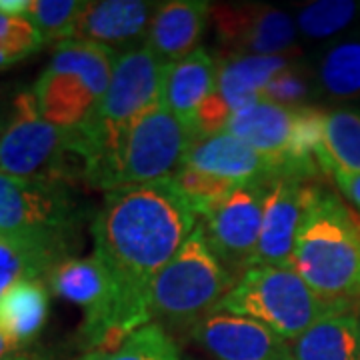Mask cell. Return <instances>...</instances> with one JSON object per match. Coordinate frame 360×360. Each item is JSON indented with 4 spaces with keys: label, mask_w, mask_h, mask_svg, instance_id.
I'll list each match as a JSON object with an SVG mask.
<instances>
[{
    "label": "cell",
    "mask_w": 360,
    "mask_h": 360,
    "mask_svg": "<svg viewBox=\"0 0 360 360\" xmlns=\"http://www.w3.org/2000/svg\"><path fill=\"white\" fill-rule=\"evenodd\" d=\"M198 224L172 176L120 186L104 194L90 234L92 255L118 286V328L122 340L153 322L150 288L156 274Z\"/></svg>",
    "instance_id": "obj_1"
},
{
    "label": "cell",
    "mask_w": 360,
    "mask_h": 360,
    "mask_svg": "<svg viewBox=\"0 0 360 360\" xmlns=\"http://www.w3.org/2000/svg\"><path fill=\"white\" fill-rule=\"evenodd\" d=\"M292 269L326 302L360 307V220L322 182L307 184Z\"/></svg>",
    "instance_id": "obj_2"
},
{
    "label": "cell",
    "mask_w": 360,
    "mask_h": 360,
    "mask_svg": "<svg viewBox=\"0 0 360 360\" xmlns=\"http://www.w3.org/2000/svg\"><path fill=\"white\" fill-rule=\"evenodd\" d=\"M0 172L89 186V146L78 129H60L44 120L32 90L18 92L8 120L0 127Z\"/></svg>",
    "instance_id": "obj_3"
},
{
    "label": "cell",
    "mask_w": 360,
    "mask_h": 360,
    "mask_svg": "<svg viewBox=\"0 0 360 360\" xmlns=\"http://www.w3.org/2000/svg\"><path fill=\"white\" fill-rule=\"evenodd\" d=\"M168 66L146 46L118 54L104 96L89 120L78 127L90 153L89 186L96 170L115 155L132 124L162 104Z\"/></svg>",
    "instance_id": "obj_4"
},
{
    "label": "cell",
    "mask_w": 360,
    "mask_h": 360,
    "mask_svg": "<svg viewBox=\"0 0 360 360\" xmlns=\"http://www.w3.org/2000/svg\"><path fill=\"white\" fill-rule=\"evenodd\" d=\"M238 283L220 264L200 224L170 258L165 269L156 274L150 288V314L153 322L162 328H188L208 316L220 300Z\"/></svg>",
    "instance_id": "obj_5"
},
{
    "label": "cell",
    "mask_w": 360,
    "mask_h": 360,
    "mask_svg": "<svg viewBox=\"0 0 360 360\" xmlns=\"http://www.w3.org/2000/svg\"><path fill=\"white\" fill-rule=\"evenodd\" d=\"M359 309L326 302L292 266H257L246 270L214 310L252 319L290 342L330 314Z\"/></svg>",
    "instance_id": "obj_6"
},
{
    "label": "cell",
    "mask_w": 360,
    "mask_h": 360,
    "mask_svg": "<svg viewBox=\"0 0 360 360\" xmlns=\"http://www.w3.org/2000/svg\"><path fill=\"white\" fill-rule=\"evenodd\" d=\"M118 52L101 44L66 40L32 86L40 116L60 129L82 127L110 84Z\"/></svg>",
    "instance_id": "obj_7"
},
{
    "label": "cell",
    "mask_w": 360,
    "mask_h": 360,
    "mask_svg": "<svg viewBox=\"0 0 360 360\" xmlns=\"http://www.w3.org/2000/svg\"><path fill=\"white\" fill-rule=\"evenodd\" d=\"M198 136L162 104L142 115L115 155L96 170L90 188L115 191L172 176Z\"/></svg>",
    "instance_id": "obj_8"
},
{
    "label": "cell",
    "mask_w": 360,
    "mask_h": 360,
    "mask_svg": "<svg viewBox=\"0 0 360 360\" xmlns=\"http://www.w3.org/2000/svg\"><path fill=\"white\" fill-rule=\"evenodd\" d=\"M70 186L0 172V234L72 240L82 210Z\"/></svg>",
    "instance_id": "obj_9"
},
{
    "label": "cell",
    "mask_w": 360,
    "mask_h": 360,
    "mask_svg": "<svg viewBox=\"0 0 360 360\" xmlns=\"http://www.w3.org/2000/svg\"><path fill=\"white\" fill-rule=\"evenodd\" d=\"M220 54L300 58L295 16L264 2H210Z\"/></svg>",
    "instance_id": "obj_10"
},
{
    "label": "cell",
    "mask_w": 360,
    "mask_h": 360,
    "mask_svg": "<svg viewBox=\"0 0 360 360\" xmlns=\"http://www.w3.org/2000/svg\"><path fill=\"white\" fill-rule=\"evenodd\" d=\"M269 182H246L200 219L206 243L220 264L240 281L255 266Z\"/></svg>",
    "instance_id": "obj_11"
},
{
    "label": "cell",
    "mask_w": 360,
    "mask_h": 360,
    "mask_svg": "<svg viewBox=\"0 0 360 360\" xmlns=\"http://www.w3.org/2000/svg\"><path fill=\"white\" fill-rule=\"evenodd\" d=\"M219 77L214 90L200 106L194 129L196 136H210L226 129L229 120L246 106L260 101L262 90L276 72L296 58L284 56H231L217 54Z\"/></svg>",
    "instance_id": "obj_12"
},
{
    "label": "cell",
    "mask_w": 360,
    "mask_h": 360,
    "mask_svg": "<svg viewBox=\"0 0 360 360\" xmlns=\"http://www.w3.org/2000/svg\"><path fill=\"white\" fill-rule=\"evenodd\" d=\"M158 2L144 0H96L86 2L66 40L90 42L118 54L142 49Z\"/></svg>",
    "instance_id": "obj_13"
},
{
    "label": "cell",
    "mask_w": 360,
    "mask_h": 360,
    "mask_svg": "<svg viewBox=\"0 0 360 360\" xmlns=\"http://www.w3.org/2000/svg\"><path fill=\"white\" fill-rule=\"evenodd\" d=\"M191 335L217 360H283L288 354V342L264 324L224 310H212Z\"/></svg>",
    "instance_id": "obj_14"
},
{
    "label": "cell",
    "mask_w": 360,
    "mask_h": 360,
    "mask_svg": "<svg viewBox=\"0 0 360 360\" xmlns=\"http://www.w3.org/2000/svg\"><path fill=\"white\" fill-rule=\"evenodd\" d=\"M307 184L309 182L296 179H274L269 182L252 269L292 266L296 232L302 219Z\"/></svg>",
    "instance_id": "obj_15"
},
{
    "label": "cell",
    "mask_w": 360,
    "mask_h": 360,
    "mask_svg": "<svg viewBox=\"0 0 360 360\" xmlns=\"http://www.w3.org/2000/svg\"><path fill=\"white\" fill-rule=\"evenodd\" d=\"M210 20V2L170 0L158 2L144 46L167 65L191 56L200 46Z\"/></svg>",
    "instance_id": "obj_16"
},
{
    "label": "cell",
    "mask_w": 360,
    "mask_h": 360,
    "mask_svg": "<svg viewBox=\"0 0 360 360\" xmlns=\"http://www.w3.org/2000/svg\"><path fill=\"white\" fill-rule=\"evenodd\" d=\"M182 167L234 180L238 184L274 180V170L269 160L226 130L196 139Z\"/></svg>",
    "instance_id": "obj_17"
},
{
    "label": "cell",
    "mask_w": 360,
    "mask_h": 360,
    "mask_svg": "<svg viewBox=\"0 0 360 360\" xmlns=\"http://www.w3.org/2000/svg\"><path fill=\"white\" fill-rule=\"evenodd\" d=\"M310 72L316 84L319 106L360 104V30L348 32L322 44L310 63Z\"/></svg>",
    "instance_id": "obj_18"
},
{
    "label": "cell",
    "mask_w": 360,
    "mask_h": 360,
    "mask_svg": "<svg viewBox=\"0 0 360 360\" xmlns=\"http://www.w3.org/2000/svg\"><path fill=\"white\" fill-rule=\"evenodd\" d=\"M217 77L219 58L206 49H198L191 56L168 66L162 106L176 116L182 124H186L194 134L196 115L214 90Z\"/></svg>",
    "instance_id": "obj_19"
},
{
    "label": "cell",
    "mask_w": 360,
    "mask_h": 360,
    "mask_svg": "<svg viewBox=\"0 0 360 360\" xmlns=\"http://www.w3.org/2000/svg\"><path fill=\"white\" fill-rule=\"evenodd\" d=\"M70 252L68 240L0 234V296L22 281L49 283L52 270L72 257Z\"/></svg>",
    "instance_id": "obj_20"
},
{
    "label": "cell",
    "mask_w": 360,
    "mask_h": 360,
    "mask_svg": "<svg viewBox=\"0 0 360 360\" xmlns=\"http://www.w3.org/2000/svg\"><path fill=\"white\" fill-rule=\"evenodd\" d=\"M292 360H360L359 310L336 312L288 342Z\"/></svg>",
    "instance_id": "obj_21"
},
{
    "label": "cell",
    "mask_w": 360,
    "mask_h": 360,
    "mask_svg": "<svg viewBox=\"0 0 360 360\" xmlns=\"http://www.w3.org/2000/svg\"><path fill=\"white\" fill-rule=\"evenodd\" d=\"M49 319V284L22 281L6 288L0 296V333L14 347L34 340Z\"/></svg>",
    "instance_id": "obj_22"
},
{
    "label": "cell",
    "mask_w": 360,
    "mask_h": 360,
    "mask_svg": "<svg viewBox=\"0 0 360 360\" xmlns=\"http://www.w3.org/2000/svg\"><path fill=\"white\" fill-rule=\"evenodd\" d=\"M324 176L333 170L360 172V108H324Z\"/></svg>",
    "instance_id": "obj_23"
},
{
    "label": "cell",
    "mask_w": 360,
    "mask_h": 360,
    "mask_svg": "<svg viewBox=\"0 0 360 360\" xmlns=\"http://www.w3.org/2000/svg\"><path fill=\"white\" fill-rule=\"evenodd\" d=\"M298 39L309 42H330L345 37L360 20V2L354 0H319L302 4L295 14Z\"/></svg>",
    "instance_id": "obj_24"
},
{
    "label": "cell",
    "mask_w": 360,
    "mask_h": 360,
    "mask_svg": "<svg viewBox=\"0 0 360 360\" xmlns=\"http://www.w3.org/2000/svg\"><path fill=\"white\" fill-rule=\"evenodd\" d=\"M77 360H180V352L167 328L150 322L134 330L118 347L92 350Z\"/></svg>",
    "instance_id": "obj_25"
},
{
    "label": "cell",
    "mask_w": 360,
    "mask_h": 360,
    "mask_svg": "<svg viewBox=\"0 0 360 360\" xmlns=\"http://www.w3.org/2000/svg\"><path fill=\"white\" fill-rule=\"evenodd\" d=\"M172 180L198 219H205L208 212H212L240 186L234 180L220 179L214 174L186 167L179 168L172 174Z\"/></svg>",
    "instance_id": "obj_26"
},
{
    "label": "cell",
    "mask_w": 360,
    "mask_h": 360,
    "mask_svg": "<svg viewBox=\"0 0 360 360\" xmlns=\"http://www.w3.org/2000/svg\"><path fill=\"white\" fill-rule=\"evenodd\" d=\"M260 101L286 106V108H304L319 106L316 84L309 65H300L298 58L288 63L281 72L270 78L262 90Z\"/></svg>",
    "instance_id": "obj_27"
},
{
    "label": "cell",
    "mask_w": 360,
    "mask_h": 360,
    "mask_svg": "<svg viewBox=\"0 0 360 360\" xmlns=\"http://www.w3.org/2000/svg\"><path fill=\"white\" fill-rule=\"evenodd\" d=\"M84 4L80 0H30L25 18L39 28L44 42L54 40L60 44L84 11Z\"/></svg>",
    "instance_id": "obj_28"
},
{
    "label": "cell",
    "mask_w": 360,
    "mask_h": 360,
    "mask_svg": "<svg viewBox=\"0 0 360 360\" xmlns=\"http://www.w3.org/2000/svg\"><path fill=\"white\" fill-rule=\"evenodd\" d=\"M42 44V34L28 18L0 13V70L25 60Z\"/></svg>",
    "instance_id": "obj_29"
},
{
    "label": "cell",
    "mask_w": 360,
    "mask_h": 360,
    "mask_svg": "<svg viewBox=\"0 0 360 360\" xmlns=\"http://www.w3.org/2000/svg\"><path fill=\"white\" fill-rule=\"evenodd\" d=\"M328 179L335 182L338 193L342 194L352 212L360 220V172H345V170H333Z\"/></svg>",
    "instance_id": "obj_30"
},
{
    "label": "cell",
    "mask_w": 360,
    "mask_h": 360,
    "mask_svg": "<svg viewBox=\"0 0 360 360\" xmlns=\"http://www.w3.org/2000/svg\"><path fill=\"white\" fill-rule=\"evenodd\" d=\"M28 4H30V0H0V13L25 16Z\"/></svg>",
    "instance_id": "obj_31"
},
{
    "label": "cell",
    "mask_w": 360,
    "mask_h": 360,
    "mask_svg": "<svg viewBox=\"0 0 360 360\" xmlns=\"http://www.w3.org/2000/svg\"><path fill=\"white\" fill-rule=\"evenodd\" d=\"M13 352H18V348L14 347L13 342L0 333V360L6 359V356H8V354H13Z\"/></svg>",
    "instance_id": "obj_32"
},
{
    "label": "cell",
    "mask_w": 360,
    "mask_h": 360,
    "mask_svg": "<svg viewBox=\"0 0 360 360\" xmlns=\"http://www.w3.org/2000/svg\"><path fill=\"white\" fill-rule=\"evenodd\" d=\"M2 360H42L40 356H34V354H26V352H13V354H8L6 359Z\"/></svg>",
    "instance_id": "obj_33"
},
{
    "label": "cell",
    "mask_w": 360,
    "mask_h": 360,
    "mask_svg": "<svg viewBox=\"0 0 360 360\" xmlns=\"http://www.w3.org/2000/svg\"><path fill=\"white\" fill-rule=\"evenodd\" d=\"M359 352H360V309H359Z\"/></svg>",
    "instance_id": "obj_34"
},
{
    "label": "cell",
    "mask_w": 360,
    "mask_h": 360,
    "mask_svg": "<svg viewBox=\"0 0 360 360\" xmlns=\"http://www.w3.org/2000/svg\"><path fill=\"white\" fill-rule=\"evenodd\" d=\"M283 360H292V359H290V354H286V356H284Z\"/></svg>",
    "instance_id": "obj_35"
}]
</instances>
